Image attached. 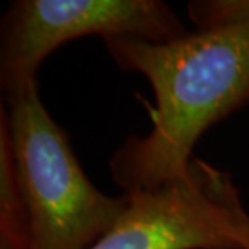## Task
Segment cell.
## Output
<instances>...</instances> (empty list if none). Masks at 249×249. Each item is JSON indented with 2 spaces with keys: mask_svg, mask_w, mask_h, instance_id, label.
Listing matches in <instances>:
<instances>
[{
  "mask_svg": "<svg viewBox=\"0 0 249 249\" xmlns=\"http://www.w3.org/2000/svg\"><path fill=\"white\" fill-rule=\"evenodd\" d=\"M115 63L151 83L152 129L129 138L110 159L126 193L185 177L204 131L249 102V19L199 28L168 42L108 37Z\"/></svg>",
  "mask_w": 249,
  "mask_h": 249,
  "instance_id": "6da1fadb",
  "label": "cell"
},
{
  "mask_svg": "<svg viewBox=\"0 0 249 249\" xmlns=\"http://www.w3.org/2000/svg\"><path fill=\"white\" fill-rule=\"evenodd\" d=\"M0 138L7 142L15 188L31 249H89L115 225L128 194L110 197L89 181L68 134L42 106L37 83L7 92Z\"/></svg>",
  "mask_w": 249,
  "mask_h": 249,
  "instance_id": "7a4b0ae2",
  "label": "cell"
},
{
  "mask_svg": "<svg viewBox=\"0 0 249 249\" xmlns=\"http://www.w3.org/2000/svg\"><path fill=\"white\" fill-rule=\"evenodd\" d=\"M126 194L120 218L89 249H248L240 193L207 162L193 159L185 177Z\"/></svg>",
  "mask_w": 249,
  "mask_h": 249,
  "instance_id": "3957f363",
  "label": "cell"
},
{
  "mask_svg": "<svg viewBox=\"0 0 249 249\" xmlns=\"http://www.w3.org/2000/svg\"><path fill=\"white\" fill-rule=\"evenodd\" d=\"M185 34L175 12L159 0H18L2 23L0 83L8 92L36 81L44 58L78 37L168 42Z\"/></svg>",
  "mask_w": 249,
  "mask_h": 249,
  "instance_id": "277c9868",
  "label": "cell"
},
{
  "mask_svg": "<svg viewBox=\"0 0 249 249\" xmlns=\"http://www.w3.org/2000/svg\"><path fill=\"white\" fill-rule=\"evenodd\" d=\"M0 249H31L24 213L15 188L7 142L0 138Z\"/></svg>",
  "mask_w": 249,
  "mask_h": 249,
  "instance_id": "5b68a950",
  "label": "cell"
},
{
  "mask_svg": "<svg viewBox=\"0 0 249 249\" xmlns=\"http://www.w3.org/2000/svg\"><path fill=\"white\" fill-rule=\"evenodd\" d=\"M248 249H249V240H248Z\"/></svg>",
  "mask_w": 249,
  "mask_h": 249,
  "instance_id": "8992f818",
  "label": "cell"
}]
</instances>
